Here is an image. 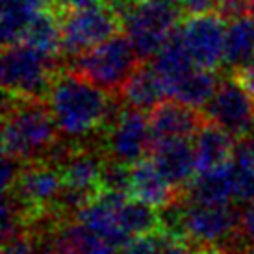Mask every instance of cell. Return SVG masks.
Masks as SVG:
<instances>
[{
  "label": "cell",
  "mask_w": 254,
  "mask_h": 254,
  "mask_svg": "<svg viewBox=\"0 0 254 254\" xmlns=\"http://www.w3.org/2000/svg\"><path fill=\"white\" fill-rule=\"evenodd\" d=\"M47 104L58 132L71 143L91 139L95 135L102 137L121 110L113 93H108L71 69L56 72L47 95Z\"/></svg>",
  "instance_id": "6da1fadb"
},
{
  "label": "cell",
  "mask_w": 254,
  "mask_h": 254,
  "mask_svg": "<svg viewBox=\"0 0 254 254\" xmlns=\"http://www.w3.org/2000/svg\"><path fill=\"white\" fill-rule=\"evenodd\" d=\"M58 127L47 100L4 95L2 152L17 162L49 160L60 145Z\"/></svg>",
  "instance_id": "7a4b0ae2"
},
{
  "label": "cell",
  "mask_w": 254,
  "mask_h": 254,
  "mask_svg": "<svg viewBox=\"0 0 254 254\" xmlns=\"http://www.w3.org/2000/svg\"><path fill=\"white\" fill-rule=\"evenodd\" d=\"M4 195L13 200L15 208L21 213L24 228L50 213L64 215L60 208L64 184L60 171L50 160L22 163L13 188Z\"/></svg>",
  "instance_id": "3957f363"
},
{
  "label": "cell",
  "mask_w": 254,
  "mask_h": 254,
  "mask_svg": "<svg viewBox=\"0 0 254 254\" xmlns=\"http://www.w3.org/2000/svg\"><path fill=\"white\" fill-rule=\"evenodd\" d=\"M139 62L141 60L127 34L119 32L84 54L69 60L67 69L91 80L108 93L119 95Z\"/></svg>",
  "instance_id": "277c9868"
},
{
  "label": "cell",
  "mask_w": 254,
  "mask_h": 254,
  "mask_svg": "<svg viewBox=\"0 0 254 254\" xmlns=\"http://www.w3.org/2000/svg\"><path fill=\"white\" fill-rule=\"evenodd\" d=\"M56 72V62L26 43H11L2 49V87L7 97L47 100Z\"/></svg>",
  "instance_id": "5b68a950"
},
{
  "label": "cell",
  "mask_w": 254,
  "mask_h": 254,
  "mask_svg": "<svg viewBox=\"0 0 254 254\" xmlns=\"http://www.w3.org/2000/svg\"><path fill=\"white\" fill-rule=\"evenodd\" d=\"M182 11L173 0H137L123 17V32L141 62L154 58L180 26Z\"/></svg>",
  "instance_id": "8992f818"
},
{
  "label": "cell",
  "mask_w": 254,
  "mask_h": 254,
  "mask_svg": "<svg viewBox=\"0 0 254 254\" xmlns=\"http://www.w3.org/2000/svg\"><path fill=\"white\" fill-rule=\"evenodd\" d=\"M64 56L67 60L80 56L115 34L123 32L119 15L106 4L62 13Z\"/></svg>",
  "instance_id": "52a82bcc"
},
{
  "label": "cell",
  "mask_w": 254,
  "mask_h": 254,
  "mask_svg": "<svg viewBox=\"0 0 254 254\" xmlns=\"http://www.w3.org/2000/svg\"><path fill=\"white\" fill-rule=\"evenodd\" d=\"M152 130L147 112L132 106H121L112 125L102 134V148L106 158L134 165L147 158L152 148Z\"/></svg>",
  "instance_id": "ba28073f"
},
{
  "label": "cell",
  "mask_w": 254,
  "mask_h": 254,
  "mask_svg": "<svg viewBox=\"0 0 254 254\" xmlns=\"http://www.w3.org/2000/svg\"><path fill=\"white\" fill-rule=\"evenodd\" d=\"M186 50L197 67L215 71L225 56V19L217 11L190 15L178 26Z\"/></svg>",
  "instance_id": "9c48e42d"
},
{
  "label": "cell",
  "mask_w": 254,
  "mask_h": 254,
  "mask_svg": "<svg viewBox=\"0 0 254 254\" xmlns=\"http://www.w3.org/2000/svg\"><path fill=\"white\" fill-rule=\"evenodd\" d=\"M204 115L208 121L230 132L236 139L254 132L253 97L234 80L232 74L219 80L212 100L204 108Z\"/></svg>",
  "instance_id": "30bf717a"
},
{
  "label": "cell",
  "mask_w": 254,
  "mask_h": 254,
  "mask_svg": "<svg viewBox=\"0 0 254 254\" xmlns=\"http://www.w3.org/2000/svg\"><path fill=\"white\" fill-rule=\"evenodd\" d=\"M178 191L180 190L163 175L152 158H143L132 165L128 195L135 200H141L156 210H165L182 197Z\"/></svg>",
  "instance_id": "8fae6325"
},
{
  "label": "cell",
  "mask_w": 254,
  "mask_h": 254,
  "mask_svg": "<svg viewBox=\"0 0 254 254\" xmlns=\"http://www.w3.org/2000/svg\"><path fill=\"white\" fill-rule=\"evenodd\" d=\"M150 130L152 139H191L204 125L206 115L200 110L186 106L178 100H163L150 110Z\"/></svg>",
  "instance_id": "7c38bea8"
},
{
  "label": "cell",
  "mask_w": 254,
  "mask_h": 254,
  "mask_svg": "<svg viewBox=\"0 0 254 254\" xmlns=\"http://www.w3.org/2000/svg\"><path fill=\"white\" fill-rule=\"evenodd\" d=\"M123 197H127V193L102 191L99 197L87 202L82 210H78L74 219L91 232L99 234L100 238L121 249L132 240L119 223V202Z\"/></svg>",
  "instance_id": "4fadbf2b"
},
{
  "label": "cell",
  "mask_w": 254,
  "mask_h": 254,
  "mask_svg": "<svg viewBox=\"0 0 254 254\" xmlns=\"http://www.w3.org/2000/svg\"><path fill=\"white\" fill-rule=\"evenodd\" d=\"M150 158L160 167L165 177L184 191L197 175L195 150L190 139H162L154 141L150 148Z\"/></svg>",
  "instance_id": "5bb4252c"
},
{
  "label": "cell",
  "mask_w": 254,
  "mask_h": 254,
  "mask_svg": "<svg viewBox=\"0 0 254 254\" xmlns=\"http://www.w3.org/2000/svg\"><path fill=\"white\" fill-rule=\"evenodd\" d=\"M182 195L202 204H230L236 200V165L223 163L210 171L197 173Z\"/></svg>",
  "instance_id": "9a60e30c"
},
{
  "label": "cell",
  "mask_w": 254,
  "mask_h": 254,
  "mask_svg": "<svg viewBox=\"0 0 254 254\" xmlns=\"http://www.w3.org/2000/svg\"><path fill=\"white\" fill-rule=\"evenodd\" d=\"M236 145H238V139L230 132H226L225 128H221L212 121H206L193 137L197 173L210 171L223 163L232 162Z\"/></svg>",
  "instance_id": "2e32d148"
},
{
  "label": "cell",
  "mask_w": 254,
  "mask_h": 254,
  "mask_svg": "<svg viewBox=\"0 0 254 254\" xmlns=\"http://www.w3.org/2000/svg\"><path fill=\"white\" fill-rule=\"evenodd\" d=\"M119 95L123 104L141 110V112L154 110L160 102L169 97L162 78L156 72L154 65H148L147 62H139L135 71L127 80V84L123 85Z\"/></svg>",
  "instance_id": "e0dca14e"
},
{
  "label": "cell",
  "mask_w": 254,
  "mask_h": 254,
  "mask_svg": "<svg viewBox=\"0 0 254 254\" xmlns=\"http://www.w3.org/2000/svg\"><path fill=\"white\" fill-rule=\"evenodd\" d=\"M22 43L41 52L52 62L64 56V32H62V13L54 6L45 7L34 21L30 22Z\"/></svg>",
  "instance_id": "ac0fdd59"
},
{
  "label": "cell",
  "mask_w": 254,
  "mask_h": 254,
  "mask_svg": "<svg viewBox=\"0 0 254 254\" xmlns=\"http://www.w3.org/2000/svg\"><path fill=\"white\" fill-rule=\"evenodd\" d=\"M56 251L67 254H117L119 249L85 228L76 219H64L56 232Z\"/></svg>",
  "instance_id": "d6986e66"
},
{
  "label": "cell",
  "mask_w": 254,
  "mask_h": 254,
  "mask_svg": "<svg viewBox=\"0 0 254 254\" xmlns=\"http://www.w3.org/2000/svg\"><path fill=\"white\" fill-rule=\"evenodd\" d=\"M49 6H52V0H2V9H0L2 45L21 41L30 22Z\"/></svg>",
  "instance_id": "ffe728a7"
},
{
  "label": "cell",
  "mask_w": 254,
  "mask_h": 254,
  "mask_svg": "<svg viewBox=\"0 0 254 254\" xmlns=\"http://www.w3.org/2000/svg\"><path fill=\"white\" fill-rule=\"evenodd\" d=\"M152 65H154L156 72L162 78L163 85L167 89V95L173 89V85L180 82L188 72L197 67L195 62L191 60L190 52L184 47L178 30L169 37V41L160 49V52L152 58Z\"/></svg>",
  "instance_id": "44dd1931"
},
{
  "label": "cell",
  "mask_w": 254,
  "mask_h": 254,
  "mask_svg": "<svg viewBox=\"0 0 254 254\" xmlns=\"http://www.w3.org/2000/svg\"><path fill=\"white\" fill-rule=\"evenodd\" d=\"M254 56V17L245 13L228 21L225 34L223 65L234 71Z\"/></svg>",
  "instance_id": "7402d4cb"
},
{
  "label": "cell",
  "mask_w": 254,
  "mask_h": 254,
  "mask_svg": "<svg viewBox=\"0 0 254 254\" xmlns=\"http://www.w3.org/2000/svg\"><path fill=\"white\" fill-rule=\"evenodd\" d=\"M217 84L219 80L213 74V71L195 67L180 82L173 85V89L169 91V99H175L186 106L195 108V110H202L212 100Z\"/></svg>",
  "instance_id": "603a6c76"
},
{
  "label": "cell",
  "mask_w": 254,
  "mask_h": 254,
  "mask_svg": "<svg viewBox=\"0 0 254 254\" xmlns=\"http://www.w3.org/2000/svg\"><path fill=\"white\" fill-rule=\"evenodd\" d=\"M119 223L123 230L130 236H147V234L162 232V215L156 208L135 200L130 195L123 197L119 202Z\"/></svg>",
  "instance_id": "cb8c5ba5"
},
{
  "label": "cell",
  "mask_w": 254,
  "mask_h": 254,
  "mask_svg": "<svg viewBox=\"0 0 254 254\" xmlns=\"http://www.w3.org/2000/svg\"><path fill=\"white\" fill-rule=\"evenodd\" d=\"M130 169H132V165H127V163L112 160V158H106V162H104V175H102L104 191L127 193L128 195Z\"/></svg>",
  "instance_id": "d4e9b609"
},
{
  "label": "cell",
  "mask_w": 254,
  "mask_h": 254,
  "mask_svg": "<svg viewBox=\"0 0 254 254\" xmlns=\"http://www.w3.org/2000/svg\"><path fill=\"white\" fill-rule=\"evenodd\" d=\"M167 241L169 234H165L163 230L147 236H135L119 249V254H162Z\"/></svg>",
  "instance_id": "484cf974"
},
{
  "label": "cell",
  "mask_w": 254,
  "mask_h": 254,
  "mask_svg": "<svg viewBox=\"0 0 254 254\" xmlns=\"http://www.w3.org/2000/svg\"><path fill=\"white\" fill-rule=\"evenodd\" d=\"M2 254H45V251L36 238V234L24 228L21 232L13 234L11 238L4 240Z\"/></svg>",
  "instance_id": "4316f807"
},
{
  "label": "cell",
  "mask_w": 254,
  "mask_h": 254,
  "mask_svg": "<svg viewBox=\"0 0 254 254\" xmlns=\"http://www.w3.org/2000/svg\"><path fill=\"white\" fill-rule=\"evenodd\" d=\"M240 240L245 247L254 249V200L245 204V210L240 213Z\"/></svg>",
  "instance_id": "83f0119b"
},
{
  "label": "cell",
  "mask_w": 254,
  "mask_h": 254,
  "mask_svg": "<svg viewBox=\"0 0 254 254\" xmlns=\"http://www.w3.org/2000/svg\"><path fill=\"white\" fill-rule=\"evenodd\" d=\"M182 11V15L190 17V15H200L210 13L217 9V0H173Z\"/></svg>",
  "instance_id": "f1b7e54d"
},
{
  "label": "cell",
  "mask_w": 254,
  "mask_h": 254,
  "mask_svg": "<svg viewBox=\"0 0 254 254\" xmlns=\"http://www.w3.org/2000/svg\"><path fill=\"white\" fill-rule=\"evenodd\" d=\"M230 72H232L234 80L254 99V56L249 58L245 64H241L240 67H236Z\"/></svg>",
  "instance_id": "f546056e"
},
{
  "label": "cell",
  "mask_w": 254,
  "mask_h": 254,
  "mask_svg": "<svg viewBox=\"0 0 254 254\" xmlns=\"http://www.w3.org/2000/svg\"><path fill=\"white\" fill-rule=\"evenodd\" d=\"M21 165H22L21 162H17V160L4 154V160H2V191L4 193L13 188L15 180L19 177Z\"/></svg>",
  "instance_id": "4dcf8cb0"
},
{
  "label": "cell",
  "mask_w": 254,
  "mask_h": 254,
  "mask_svg": "<svg viewBox=\"0 0 254 254\" xmlns=\"http://www.w3.org/2000/svg\"><path fill=\"white\" fill-rule=\"evenodd\" d=\"M99 4H104V0H52V6L56 7L60 13L85 9V7L99 6Z\"/></svg>",
  "instance_id": "1f68e13d"
},
{
  "label": "cell",
  "mask_w": 254,
  "mask_h": 254,
  "mask_svg": "<svg viewBox=\"0 0 254 254\" xmlns=\"http://www.w3.org/2000/svg\"><path fill=\"white\" fill-rule=\"evenodd\" d=\"M191 253H193V247H191L190 243L169 236V241H167V245H165L162 254H191Z\"/></svg>",
  "instance_id": "d6a6232c"
},
{
  "label": "cell",
  "mask_w": 254,
  "mask_h": 254,
  "mask_svg": "<svg viewBox=\"0 0 254 254\" xmlns=\"http://www.w3.org/2000/svg\"><path fill=\"white\" fill-rule=\"evenodd\" d=\"M193 254H230L223 247H198L193 249Z\"/></svg>",
  "instance_id": "836d02e7"
},
{
  "label": "cell",
  "mask_w": 254,
  "mask_h": 254,
  "mask_svg": "<svg viewBox=\"0 0 254 254\" xmlns=\"http://www.w3.org/2000/svg\"><path fill=\"white\" fill-rule=\"evenodd\" d=\"M249 13H251L254 17V2H251V9H249Z\"/></svg>",
  "instance_id": "e575fe53"
},
{
  "label": "cell",
  "mask_w": 254,
  "mask_h": 254,
  "mask_svg": "<svg viewBox=\"0 0 254 254\" xmlns=\"http://www.w3.org/2000/svg\"><path fill=\"white\" fill-rule=\"evenodd\" d=\"M52 254H67V253H64V251H54Z\"/></svg>",
  "instance_id": "d590c367"
}]
</instances>
